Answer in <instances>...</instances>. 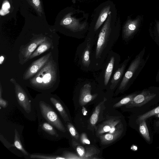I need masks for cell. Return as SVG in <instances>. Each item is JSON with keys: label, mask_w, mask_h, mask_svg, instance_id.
<instances>
[{"label": "cell", "mask_w": 159, "mask_h": 159, "mask_svg": "<svg viewBox=\"0 0 159 159\" xmlns=\"http://www.w3.org/2000/svg\"><path fill=\"white\" fill-rule=\"evenodd\" d=\"M121 29L120 17L116 9L109 14L95 35L91 55L92 71H97L101 68L118 40Z\"/></svg>", "instance_id": "cell-1"}, {"label": "cell", "mask_w": 159, "mask_h": 159, "mask_svg": "<svg viewBox=\"0 0 159 159\" xmlns=\"http://www.w3.org/2000/svg\"><path fill=\"white\" fill-rule=\"evenodd\" d=\"M57 79V64L50 59L41 69L31 79L30 86L42 93H50L56 88Z\"/></svg>", "instance_id": "cell-2"}, {"label": "cell", "mask_w": 159, "mask_h": 159, "mask_svg": "<svg viewBox=\"0 0 159 159\" xmlns=\"http://www.w3.org/2000/svg\"><path fill=\"white\" fill-rule=\"evenodd\" d=\"M38 119H42L53 125L63 134L67 132L59 115L51 103L46 93L37 95L34 99Z\"/></svg>", "instance_id": "cell-3"}, {"label": "cell", "mask_w": 159, "mask_h": 159, "mask_svg": "<svg viewBox=\"0 0 159 159\" xmlns=\"http://www.w3.org/2000/svg\"><path fill=\"white\" fill-rule=\"evenodd\" d=\"M120 56L112 50L109 53L101 68L93 72L94 80L98 85L108 88L112 76L120 64Z\"/></svg>", "instance_id": "cell-4"}, {"label": "cell", "mask_w": 159, "mask_h": 159, "mask_svg": "<svg viewBox=\"0 0 159 159\" xmlns=\"http://www.w3.org/2000/svg\"><path fill=\"white\" fill-rule=\"evenodd\" d=\"M10 81L14 85L17 106L24 116L30 121L36 119L34 100L13 78Z\"/></svg>", "instance_id": "cell-5"}, {"label": "cell", "mask_w": 159, "mask_h": 159, "mask_svg": "<svg viewBox=\"0 0 159 159\" xmlns=\"http://www.w3.org/2000/svg\"><path fill=\"white\" fill-rule=\"evenodd\" d=\"M95 34L88 31L84 41L77 47L75 61L82 71H92L91 55L94 45Z\"/></svg>", "instance_id": "cell-6"}, {"label": "cell", "mask_w": 159, "mask_h": 159, "mask_svg": "<svg viewBox=\"0 0 159 159\" xmlns=\"http://www.w3.org/2000/svg\"><path fill=\"white\" fill-rule=\"evenodd\" d=\"M116 9V5L108 0L99 4L95 9L91 16L88 31L95 34L102 26L109 14Z\"/></svg>", "instance_id": "cell-7"}, {"label": "cell", "mask_w": 159, "mask_h": 159, "mask_svg": "<svg viewBox=\"0 0 159 159\" xmlns=\"http://www.w3.org/2000/svg\"><path fill=\"white\" fill-rule=\"evenodd\" d=\"M76 82L80 87L79 99L80 105H85L97 97L98 93H92V86L96 82L95 80L80 78L77 80Z\"/></svg>", "instance_id": "cell-8"}, {"label": "cell", "mask_w": 159, "mask_h": 159, "mask_svg": "<svg viewBox=\"0 0 159 159\" xmlns=\"http://www.w3.org/2000/svg\"><path fill=\"white\" fill-rule=\"evenodd\" d=\"M157 94L151 93L148 90H143L140 93L137 94L129 103L125 105L127 108H135L138 110V112L142 111L144 107L148 106L149 104L154 105V102L157 103V101H154Z\"/></svg>", "instance_id": "cell-9"}, {"label": "cell", "mask_w": 159, "mask_h": 159, "mask_svg": "<svg viewBox=\"0 0 159 159\" xmlns=\"http://www.w3.org/2000/svg\"><path fill=\"white\" fill-rule=\"evenodd\" d=\"M141 60V56L139 54L131 62L127 70L124 73L115 93L122 92L128 88L131 82L133 75L139 67Z\"/></svg>", "instance_id": "cell-10"}, {"label": "cell", "mask_w": 159, "mask_h": 159, "mask_svg": "<svg viewBox=\"0 0 159 159\" xmlns=\"http://www.w3.org/2000/svg\"><path fill=\"white\" fill-rule=\"evenodd\" d=\"M38 120V131L43 136L54 141L58 140L61 139L62 133L47 121L42 119Z\"/></svg>", "instance_id": "cell-11"}, {"label": "cell", "mask_w": 159, "mask_h": 159, "mask_svg": "<svg viewBox=\"0 0 159 159\" xmlns=\"http://www.w3.org/2000/svg\"><path fill=\"white\" fill-rule=\"evenodd\" d=\"M51 55L50 52L34 61L24 74L23 78L26 80L32 77L48 61Z\"/></svg>", "instance_id": "cell-12"}, {"label": "cell", "mask_w": 159, "mask_h": 159, "mask_svg": "<svg viewBox=\"0 0 159 159\" xmlns=\"http://www.w3.org/2000/svg\"><path fill=\"white\" fill-rule=\"evenodd\" d=\"M49 101L65 123L70 122L69 115L64 103L56 95L46 93Z\"/></svg>", "instance_id": "cell-13"}, {"label": "cell", "mask_w": 159, "mask_h": 159, "mask_svg": "<svg viewBox=\"0 0 159 159\" xmlns=\"http://www.w3.org/2000/svg\"><path fill=\"white\" fill-rule=\"evenodd\" d=\"M46 39L45 37L37 38L32 40L21 49L19 56L22 59L23 63L29 60V57L37 48Z\"/></svg>", "instance_id": "cell-14"}, {"label": "cell", "mask_w": 159, "mask_h": 159, "mask_svg": "<svg viewBox=\"0 0 159 159\" xmlns=\"http://www.w3.org/2000/svg\"><path fill=\"white\" fill-rule=\"evenodd\" d=\"M130 59V57H128L119 65L109 84L108 89L111 91H113L118 87L124 74L126 67Z\"/></svg>", "instance_id": "cell-15"}, {"label": "cell", "mask_w": 159, "mask_h": 159, "mask_svg": "<svg viewBox=\"0 0 159 159\" xmlns=\"http://www.w3.org/2000/svg\"><path fill=\"white\" fill-rule=\"evenodd\" d=\"M139 18L131 19L129 18L123 26L122 29V38L126 42L129 40L136 31L139 22Z\"/></svg>", "instance_id": "cell-16"}, {"label": "cell", "mask_w": 159, "mask_h": 159, "mask_svg": "<svg viewBox=\"0 0 159 159\" xmlns=\"http://www.w3.org/2000/svg\"><path fill=\"white\" fill-rule=\"evenodd\" d=\"M120 119L111 118L103 122L98 127L96 134L99 136L106 133H113L116 129Z\"/></svg>", "instance_id": "cell-17"}, {"label": "cell", "mask_w": 159, "mask_h": 159, "mask_svg": "<svg viewBox=\"0 0 159 159\" xmlns=\"http://www.w3.org/2000/svg\"><path fill=\"white\" fill-rule=\"evenodd\" d=\"M124 130L122 123L118 125L116 129L113 133H108L102 134L99 136L101 144L106 145L115 142L122 135Z\"/></svg>", "instance_id": "cell-18"}, {"label": "cell", "mask_w": 159, "mask_h": 159, "mask_svg": "<svg viewBox=\"0 0 159 159\" xmlns=\"http://www.w3.org/2000/svg\"><path fill=\"white\" fill-rule=\"evenodd\" d=\"M52 43L49 40L46 39L40 44L29 58L30 60L33 58L44 52L51 47Z\"/></svg>", "instance_id": "cell-19"}, {"label": "cell", "mask_w": 159, "mask_h": 159, "mask_svg": "<svg viewBox=\"0 0 159 159\" xmlns=\"http://www.w3.org/2000/svg\"><path fill=\"white\" fill-rule=\"evenodd\" d=\"M107 100V98L104 97L103 100L100 102L95 107L89 120L90 123L92 126H94L98 122L102 107Z\"/></svg>", "instance_id": "cell-20"}, {"label": "cell", "mask_w": 159, "mask_h": 159, "mask_svg": "<svg viewBox=\"0 0 159 159\" xmlns=\"http://www.w3.org/2000/svg\"><path fill=\"white\" fill-rule=\"evenodd\" d=\"M14 138V145L17 149L19 150L25 156L29 155L28 152L23 147L21 142L20 136L16 129H15Z\"/></svg>", "instance_id": "cell-21"}, {"label": "cell", "mask_w": 159, "mask_h": 159, "mask_svg": "<svg viewBox=\"0 0 159 159\" xmlns=\"http://www.w3.org/2000/svg\"><path fill=\"white\" fill-rule=\"evenodd\" d=\"M138 124H139V131L146 141L149 143L151 139L148 129L145 120L140 121Z\"/></svg>", "instance_id": "cell-22"}, {"label": "cell", "mask_w": 159, "mask_h": 159, "mask_svg": "<svg viewBox=\"0 0 159 159\" xmlns=\"http://www.w3.org/2000/svg\"><path fill=\"white\" fill-rule=\"evenodd\" d=\"M29 157L32 159H65L60 155L57 154H44L41 153H35L30 155Z\"/></svg>", "instance_id": "cell-23"}, {"label": "cell", "mask_w": 159, "mask_h": 159, "mask_svg": "<svg viewBox=\"0 0 159 159\" xmlns=\"http://www.w3.org/2000/svg\"><path fill=\"white\" fill-rule=\"evenodd\" d=\"M159 113V106L143 114L138 116L137 122L138 123L140 121L146 120L148 118Z\"/></svg>", "instance_id": "cell-24"}, {"label": "cell", "mask_w": 159, "mask_h": 159, "mask_svg": "<svg viewBox=\"0 0 159 159\" xmlns=\"http://www.w3.org/2000/svg\"><path fill=\"white\" fill-rule=\"evenodd\" d=\"M72 145L76 152L79 157L81 159H84L86 152L84 148L79 143L73 140H72Z\"/></svg>", "instance_id": "cell-25"}, {"label": "cell", "mask_w": 159, "mask_h": 159, "mask_svg": "<svg viewBox=\"0 0 159 159\" xmlns=\"http://www.w3.org/2000/svg\"><path fill=\"white\" fill-rule=\"evenodd\" d=\"M137 94L135 93L129 95L121 99L113 106V107H119L125 105L130 102Z\"/></svg>", "instance_id": "cell-26"}, {"label": "cell", "mask_w": 159, "mask_h": 159, "mask_svg": "<svg viewBox=\"0 0 159 159\" xmlns=\"http://www.w3.org/2000/svg\"><path fill=\"white\" fill-rule=\"evenodd\" d=\"M68 130L70 135L74 139H78L79 138V135L74 125L70 122L65 123Z\"/></svg>", "instance_id": "cell-27"}, {"label": "cell", "mask_w": 159, "mask_h": 159, "mask_svg": "<svg viewBox=\"0 0 159 159\" xmlns=\"http://www.w3.org/2000/svg\"><path fill=\"white\" fill-rule=\"evenodd\" d=\"M80 139V143L83 144H90V141L88 138L86 134L84 133L81 134Z\"/></svg>", "instance_id": "cell-28"}, {"label": "cell", "mask_w": 159, "mask_h": 159, "mask_svg": "<svg viewBox=\"0 0 159 159\" xmlns=\"http://www.w3.org/2000/svg\"><path fill=\"white\" fill-rule=\"evenodd\" d=\"M10 7V4L7 2L4 3L2 6V9L4 10H8Z\"/></svg>", "instance_id": "cell-29"}, {"label": "cell", "mask_w": 159, "mask_h": 159, "mask_svg": "<svg viewBox=\"0 0 159 159\" xmlns=\"http://www.w3.org/2000/svg\"><path fill=\"white\" fill-rule=\"evenodd\" d=\"M9 11L8 10L1 9L0 13L1 15H4L9 13Z\"/></svg>", "instance_id": "cell-30"}, {"label": "cell", "mask_w": 159, "mask_h": 159, "mask_svg": "<svg viewBox=\"0 0 159 159\" xmlns=\"http://www.w3.org/2000/svg\"><path fill=\"white\" fill-rule=\"evenodd\" d=\"M87 111L86 109L84 107H83L82 109V113L83 115L84 116L86 115H87Z\"/></svg>", "instance_id": "cell-31"}, {"label": "cell", "mask_w": 159, "mask_h": 159, "mask_svg": "<svg viewBox=\"0 0 159 159\" xmlns=\"http://www.w3.org/2000/svg\"><path fill=\"white\" fill-rule=\"evenodd\" d=\"M33 2L35 6H39L40 4L39 0H33Z\"/></svg>", "instance_id": "cell-32"}, {"label": "cell", "mask_w": 159, "mask_h": 159, "mask_svg": "<svg viewBox=\"0 0 159 159\" xmlns=\"http://www.w3.org/2000/svg\"><path fill=\"white\" fill-rule=\"evenodd\" d=\"M155 117L159 118V113L155 115ZM156 125L157 127H159V120L156 122Z\"/></svg>", "instance_id": "cell-33"}, {"label": "cell", "mask_w": 159, "mask_h": 159, "mask_svg": "<svg viewBox=\"0 0 159 159\" xmlns=\"http://www.w3.org/2000/svg\"><path fill=\"white\" fill-rule=\"evenodd\" d=\"M157 28L158 33L159 35V21H157L156 22Z\"/></svg>", "instance_id": "cell-34"}, {"label": "cell", "mask_w": 159, "mask_h": 159, "mask_svg": "<svg viewBox=\"0 0 159 159\" xmlns=\"http://www.w3.org/2000/svg\"><path fill=\"white\" fill-rule=\"evenodd\" d=\"M4 60V57L3 56H1L0 57V63L1 64L2 63Z\"/></svg>", "instance_id": "cell-35"}, {"label": "cell", "mask_w": 159, "mask_h": 159, "mask_svg": "<svg viewBox=\"0 0 159 159\" xmlns=\"http://www.w3.org/2000/svg\"><path fill=\"white\" fill-rule=\"evenodd\" d=\"M83 1H88V0H82Z\"/></svg>", "instance_id": "cell-36"}, {"label": "cell", "mask_w": 159, "mask_h": 159, "mask_svg": "<svg viewBox=\"0 0 159 159\" xmlns=\"http://www.w3.org/2000/svg\"></svg>", "instance_id": "cell-37"}]
</instances>
